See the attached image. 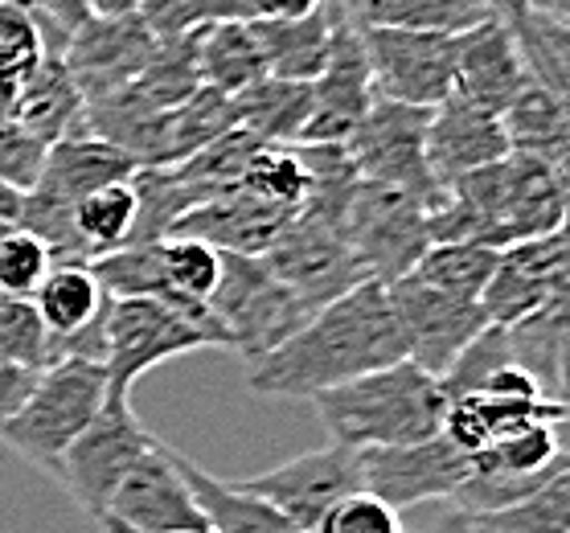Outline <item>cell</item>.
Wrapping results in <instances>:
<instances>
[{
  "label": "cell",
  "instance_id": "74e56055",
  "mask_svg": "<svg viewBox=\"0 0 570 533\" xmlns=\"http://www.w3.org/2000/svg\"><path fill=\"white\" fill-rule=\"evenodd\" d=\"M0 357L29 374L53 365V337L29 299H0Z\"/></svg>",
  "mask_w": 570,
  "mask_h": 533
},
{
  "label": "cell",
  "instance_id": "ab89813d",
  "mask_svg": "<svg viewBox=\"0 0 570 533\" xmlns=\"http://www.w3.org/2000/svg\"><path fill=\"white\" fill-rule=\"evenodd\" d=\"M41 58H46V46L33 17L13 0H0V79L21 82Z\"/></svg>",
  "mask_w": 570,
  "mask_h": 533
},
{
  "label": "cell",
  "instance_id": "ac0fdd59",
  "mask_svg": "<svg viewBox=\"0 0 570 533\" xmlns=\"http://www.w3.org/2000/svg\"><path fill=\"white\" fill-rule=\"evenodd\" d=\"M160 41L148 33L140 17H91L66 41L62 62L87 103L116 95L144 75V66L156 58Z\"/></svg>",
  "mask_w": 570,
  "mask_h": 533
},
{
  "label": "cell",
  "instance_id": "2e32d148",
  "mask_svg": "<svg viewBox=\"0 0 570 533\" xmlns=\"http://www.w3.org/2000/svg\"><path fill=\"white\" fill-rule=\"evenodd\" d=\"M530 87V66L518 33L501 21L484 17L452 38V95L468 107L501 119Z\"/></svg>",
  "mask_w": 570,
  "mask_h": 533
},
{
  "label": "cell",
  "instance_id": "44dd1931",
  "mask_svg": "<svg viewBox=\"0 0 570 533\" xmlns=\"http://www.w3.org/2000/svg\"><path fill=\"white\" fill-rule=\"evenodd\" d=\"M562 418H570V411L554 398L525 403V398H493V394H460L448 403L443 440L455 443L472 460L513 431H525L533 423H562Z\"/></svg>",
  "mask_w": 570,
  "mask_h": 533
},
{
  "label": "cell",
  "instance_id": "f35d334b",
  "mask_svg": "<svg viewBox=\"0 0 570 533\" xmlns=\"http://www.w3.org/2000/svg\"><path fill=\"white\" fill-rule=\"evenodd\" d=\"M50 267L53 259L46 243L33 238L29 230L13 226L9 235L0 238V296L4 299H33V292L41 287Z\"/></svg>",
  "mask_w": 570,
  "mask_h": 533
},
{
  "label": "cell",
  "instance_id": "681fc988",
  "mask_svg": "<svg viewBox=\"0 0 570 533\" xmlns=\"http://www.w3.org/2000/svg\"><path fill=\"white\" fill-rule=\"evenodd\" d=\"M533 17L554 21V26H570V0H533Z\"/></svg>",
  "mask_w": 570,
  "mask_h": 533
},
{
  "label": "cell",
  "instance_id": "ba28073f",
  "mask_svg": "<svg viewBox=\"0 0 570 533\" xmlns=\"http://www.w3.org/2000/svg\"><path fill=\"white\" fill-rule=\"evenodd\" d=\"M428 124L431 111H423V107L374 99L362 128L345 144L357 181L390 185L399 194L415 197L431 214L443 201V189L428 169Z\"/></svg>",
  "mask_w": 570,
  "mask_h": 533
},
{
  "label": "cell",
  "instance_id": "9f6ffc18",
  "mask_svg": "<svg viewBox=\"0 0 570 533\" xmlns=\"http://www.w3.org/2000/svg\"><path fill=\"white\" fill-rule=\"evenodd\" d=\"M406 533H415V530H406Z\"/></svg>",
  "mask_w": 570,
  "mask_h": 533
},
{
  "label": "cell",
  "instance_id": "d6986e66",
  "mask_svg": "<svg viewBox=\"0 0 570 533\" xmlns=\"http://www.w3.org/2000/svg\"><path fill=\"white\" fill-rule=\"evenodd\" d=\"M292 214H296V209L263 201V197H250V194H243V189H230V194L214 197L206 206L189 209V214L169 230V238H194V243H206V247L222 250V255H250V259H263V255L275 247V238L284 235V226L292 221Z\"/></svg>",
  "mask_w": 570,
  "mask_h": 533
},
{
  "label": "cell",
  "instance_id": "f1b7e54d",
  "mask_svg": "<svg viewBox=\"0 0 570 533\" xmlns=\"http://www.w3.org/2000/svg\"><path fill=\"white\" fill-rule=\"evenodd\" d=\"M70 226H75V238L87 263L128 247L131 230H136V189H131V181L104 185V189L87 194L70 209Z\"/></svg>",
  "mask_w": 570,
  "mask_h": 533
},
{
  "label": "cell",
  "instance_id": "7dc6e473",
  "mask_svg": "<svg viewBox=\"0 0 570 533\" xmlns=\"http://www.w3.org/2000/svg\"><path fill=\"white\" fill-rule=\"evenodd\" d=\"M91 17H136L140 13V0H82Z\"/></svg>",
  "mask_w": 570,
  "mask_h": 533
},
{
  "label": "cell",
  "instance_id": "11a10c76",
  "mask_svg": "<svg viewBox=\"0 0 570 533\" xmlns=\"http://www.w3.org/2000/svg\"><path fill=\"white\" fill-rule=\"evenodd\" d=\"M111 533H119V530H111ZM202 533H209V530H202Z\"/></svg>",
  "mask_w": 570,
  "mask_h": 533
},
{
  "label": "cell",
  "instance_id": "f5cc1de1",
  "mask_svg": "<svg viewBox=\"0 0 570 533\" xmlns=\"http://www.w3.org/2000/svg\"><path fill=\"white\" fill-rule=\"evenodd\" d=\"M9 230H13V221H0V238L9 235Z\"/></svg>",
  "mask_w": 570,
  "mask_h": 533
},
{
  "label": "cell",
  "instance_id": "d4e9b609",
  "mask_svg": "<svg viewBox=\"0 0 570 533\" xmlns=\"http://www.w3.org/2000/svg\"><path fill=\"white\" fill-rule=\"evenodd\" d=\"M194 58H197V79L209 91L243 95L247 87L267 79V66H263V50L255 41V29L247 21H218V26L202 29L194 38Z\"/></svg>",
  "mask_w": 570,
  "mask_h": 533
},
{
  "label": "cell",
  "instance_id": "8d00e7d4",
  "mask_svg": "<svg viewBox=\"0 0 570 533\" xmlns=\"http://www.w3.org/2000/svg\"><path fill=\"white\" fill-rule=\"evenodd\" d=\"M238 189L250 197H263V201H275V206L296 209L308 194V172H304L292 144H263Z\"/></svg>",
  "mask_w": 570,
  "mask_h": 533
},
{
  "label": "cell",
  "instance_id": "4316f807",
  "mask_svg": "<svg viewBox=\"0 0 570 533\" xmlns=\"http://www.w3.org/2000/svg\"><path fill=\"white\" fill-rule=\"evenodd\" d=\"M177 460H181V476L194 488L209 533H296L272 505L250 496L238 481H222V476L206 472L181 452H177Z\"/></svg>",
  "mask_w": 570,
  "mask_h": 533
},
{
  "label": "cell",
  "instance_id": "9c48e42d",
  "mask_svg": "<svg viewBox=\"0 0 570 533\" xmlns=\"http://www.w3.org/2000/svg\"><path fill=\"white\" fill-rule=\"evenodd\" d=\"M250 496L272 505L296 533H316L328 509H337L345 496L362 493V455L337 443H324L312 452H299L275 468L238 481Z\"/></svg>",
  "mask_w": 570,
  "mask_h": 533
},
{
  "label": "cell",
  "instance_id": "4fadbf2b",
  "mask_svg": "<svg viewBox=\"0 0 570 533\" xmlns=\"http://www.w3.org/2000/svg\"><path fill=\"white\" fill-rule=\"evenodd\" d=\"M394 316L406 337V362H415L419 369L443 377L460 362V353L489 328V316L476 299L448 296L440 287H428L419 279H399L386 287Z\"/></svg>",
  "mask_w": 570,
  "mask_h": 533
},
{
  "label": "cell",
  "instance_id": "c3c4849f",
  "mask_svg": "<svg viewBox=\"0 0 570 533\" xmlns=\"http://www.w3.org/2000/svg\"><path fill=\"white\" fill-rule=\"evenodd\" d=\"M550 169H554V177H558V189H562V197H567V206H570V136H567V144L558 148L554 157L546 160Z\"/></svg>",
  "mask_w": 570,
  "mask_h": 533
},
{
  "label": "cell",
  "instance_id": "7bdbcfd3",
  "mask_svg": "<svg viewBox=\"0 0 570 533\" xmlns=\"http://www.w3.org/2000/svg\"><path fill=\"white\" fill-rule=\"evenodd\" d=\"M33 382H38V374H29V369L0 357V427H4V423L17 415V406L29 398Z\"/></svg>",
  "mask_w": 570,
  "mask_h": 533
},
{
  "label": "cell",
  "instance_id": "6f0895ef",
  "mask_svg": "<svg viewBox=\"0 0 570 533\" xmlns=\"http://www.w3.org/2000/svg\"><path fill=\"white\" fill-rule=\"evenodd\" d=\"M0 299H4V296H0Z\"/></svg>",
  "mask_w": 570,
  "mask_h": 533
},
{
  "label": "cell",
  "instance_id": "d590c367",
  "mask_svg": "<svg viewBox=\"0 0 570 533\" xmlns=\"http://www.w3.org/2000/svg\"><path fill=\"white\" fill-rule=\"evenodd\" d=\"M489 533H570V464L518 505L484 517Z\"/></svg>",
  "mask_w": 570,
  "mask_h": 533
},
{
  "label": "cell",
  "instance_id": "816d5d0a",
  "mask_svg": "<svg viewBox=\"0 0 570 533\" xmlns=\"http://www.w3.org/2000/svg\"><path fill=\"white\" fill-rule=\"evenodd\" d=\"M562 406L570 411V365H567V391H562Z\"/></svg>",
  "mask_w": 570,
  "mask_h": 533
},
{
  "label": "cell",
  "instance_id": "ee69618b",
  "mask_svg": "<svg viewBox=\"0 0 570 533\" xmlns=\"http://www.w3.org/2000/svg\"><path fill=\"white\" fill-rule=\"evenodd\" d=\"M415 533H489V525H484V517H476V513H468V509L452 505V501H440L435 513H431Z\"/></svg>",
  "mask_w": 570,
  "mask_h": 533
},
{
  "label": "cell",
  "instance_id": "e0dca14e",
  "mask_svg": "<svg viewBox=\"0 0 570 533\" xmlns=\"http://www.w3.org/2000/svg\"><path fill=\"white\" fill-rule=\"evenodd\" d=\"M328 26H333V41H328L321 79L312 82V111L299 131V144H350V136L362 128V119L374 107V79H370L362 33L333 17Z\"/></svg>",
  "mask_w": 570,
  "mask_h": 533
},
{
  "label": "cell",
  "instance_id": "cb8c5ba5",
  "mask_svg": "<svg viewBox=\"0 0 570 533\" xmlns=\"http://www.w3.org/2000/svg\"><path fill=\"white\" fill-rule=\"evenodd\" d=\"M29 304L41 316L46 333L53 337V365H58V345L82 337L87 328L104 320L107 292L99 287L87 263H53Z\"/></svg>",
  "mask_w": 570,
  "mask_h": 533
},
{
  "label": "cell",
  "instance_id": "ffe728a7",
  "mask_svg": "<svg viewBox=\"0 0 570 533\" xmlns=\"http://www.w3.org/2000/svg\"><path fill=\"white\" fill-rule=\"evenodd\" d=\"M509 157L505 124L489 111L468 107L464 99H448L431 111L428 124V169L440 189L455 185L476 169H489Z\"/></svg>",
  "mask_w": 570,
  "mask_h": 533
},
{
  "label": "cell",
  "instance_id": "f6af8a7d",
  "mask_svg": "<svg viewBox=\"0 0 570 533\" xmlns=\"http://www.w3.org/2000/svg\"><path fill=\"white\" fill-rule=\"evenodd\" d=\"M324 0H250V21H304Z\"/></svg>",
  "mask_w": 570,
  "mask_h": 533
},
{
  "label": "cell",
  "instance_id": "8fae6325",
  "mask_svg": "<svg viewBox=\"0 0 570 533\" xmlns=\"http://www.w3.org/2000/svg\"><path fill=\"white\" fill-rule=\"evenodd\" d=\"M107 533H202L209 530L189 481L181 476V460L173 447L156 440L148 452L131 464V472L119 481L116 496L107 501V513L99 517Z\"/></svg>",
  "mask_w": 570,
  "mask_h": 533
},
{
  "label": "cell",
  "instance_id": "7402d4cb",
  "mask_svg": "<svg viewBox=\"0 0 570 533\" xmlns=\"http://www.w3.org/2000/svg\"><path fill=\"white\" fill-rule=\"evenodd\" d=\"M13 124L46 148L66 140V136L87 131V99L78 91V82L70 79L62 58L46 53L26 79L17 82Z\"/></svg>",
  "mask_w": 570,
  "mask_h": 533
},
{
  "label": "cell",
  "instance_id": "52a82bcc",
  "mask_svg": "<svg viewBox=\"0 0 570 533\" xmlns=\"http://www.w3.org/2000/svg\"><path fill=\"white\" fill-rule=\"evenodd\" d=\"M345 235L353 259L362 263L365 279L390 287L415 272V263L431 247L428 206L399 194L390 185L357 181L345 209Z\"/></svg>",
  "mask_w": 570,
  "mask_h": 533
},
{
  "label": "cell",
  "instance_id": "7c38bea8",
  "mask_svg": "<svg viewBox=\"0 0 570 533\" xmlns=\"http://www.w3.org/2000/svg\"><path fill=\"white\" fill-rule=\"evenodd\" d=\"M370 58L374 99L435 111L452 99V38L415 29H357Z\"/></svg>",
  "mask_w": 570,
  "mask_h": 533
},
{
  "label": "cell",
  "instance_id": "5b68a950",
  "mask_svg": "<svg viewBox=\"0 0 570 533\" xmlns=\"http://www.w3.org/2000/svg\"><path fill=\"white\" fill-rule=\"evenodd\" d=\"M209 313L222 325L230 349L247 357L250 365L275 353L316 316L267 267V259H250V255H222V275L209 296Z\"/></svg>",
  "mask_w": 570,
  "mask_h": 533
},
{
  "label": "cell",
  "instance_id": "3957f363",
  "mask_svg": "<svg viewBox=\"0 0 570 533\" xmlns=\"http://www.w3.org/2000/svg\"><path fill=\"white\" fill-rule=\"evenodd\" d=\"M312 406L328 431V443L350 452H377L443 435L448 394L435 374L419 369L415 362H399L350 386L316 394Z\"/></svg>",
  "mask_w": 570,
  "mask_h": 533
},
{
  "label": "cell",
  "instance_id": "484cf974",
  "mask_svg": "<svg viewBox=\"0 0 570 533\" xmlns=\"http://www.w3.org/2000/svg\"><path fill=\"white\" fill-rule=\"evenodd\" d=\"M255 41L263 50V66H267V79L284 82H316L328 58V41H333V26L328 13H312L304 21H250Z\"/></svg>",
  "mask_w": 570,
  "mask_h": 533
},
{
  "label": "cell",
  "instance_id": "1f68e13d",
  "mask_svg": "<svg viewBox=\"0 0 570 533\" xmlns=\"http://www.w3.org/2000/svg\"><path fill=\"white\" fill-rule=\"evenodd\" d=\"M558 447L554 423H533L525 431H513L505 440H497L493 447H484L480 455H472V472L476 476H509V481H530L542 476L546 468H554L562 460Z\"/></svg>",
  "mask_w": 570,
  "mask_h": 533
},
{
  "label": "cell",
  "instance_id": "8992f818",
  "mask_svg": "<svg viewBox=\"0 0 570 533\" xmlns=\"http://www.w3.org/2000/svg\"><path fill=\"white\" fill-rule=\"evenodd\" d=\"M226 349L214 328L197 325L156 299H107L104 316V369L107 398L128 403L131 386L160 362L194 349Z\"/></svg>",
  "mask_w": 570,
  "mask_h": 533
},
{
  "label": "cell",
  "instance_id": "f546056e",
  "mask_svg": "<svg viewBox=\"0 0 570 533\" xmlns=\"http://www.w3.org/2000/svg\"><path fill=\"white\" fill-rule=\"evenodd\" d=\"M497 263H501V250L476 247V243H431L428 255L415 263L411 279L480 304L484 287L493 284Z\"/></svg>",
  "mask_w": 570,
  "mask_h": 533
},
{
  "label": "cell",
  "instance_id": "836d02e7",
  "mask_svg": "<svg viewBox=\"0 0 570 533\" xmlns=\"http://www.w3.org/2000/svg\"><path fill=\"white\" fill-rule=\"evenodd\" d=\"M518 46L530 66V82L554 95L570 111V26H554L533 17L530 26L518 29Z\"/></svg>",
  "mask_w": 570,
  "mask_h": 533
},
{
  "label": "cell",
  "instance_id": "d6a6232c",
  "mask_svg": "<svg viewBox=\"0 0 570 533\" xmlns=\"http://www.w3.org/2000/svg\"><path fill=\"white\" fill-rule=\"evenodd\" d=\"M156 250H160V275H165L169 296L177 304H206L209 308V296L222 275V250L194 243V238H160Z\"/></svg>",
  "mask_w": 570,
  "mask_h": 533
},
{
  "label": "cell",
  "instance_id": "83f0119b",
  "mask_svg": "<svg viewBox=\"0 0 570 533\" xmlns=\"http://www.w3.org/2000/svg\"><path fill=\"white\" fill-rule=\"evenodd\" d=\"M234 128L250 131L263 144H299V131L308 124L312 87L308 82L263 79L234 95Z\"/></svg>",
  "mask_w": 570,
  "mask_h": 533
},
{
  "label": "cell",
  "instance_id": "6da1fadb",
  "mask_svg": "<svg viewBox=\"0 0 570 533\" xmlns=\"http://www.w3.org/2000/svg\"><path fill=\"white\" fill-rule=\"evenodd\" d=\"M406 362V337L386 287L362 284L324 304L275 353L250 365L247 386L263 398H316L386 365Z\"/></svg>",
  "mask_w": 570,
  "mask_h": 533
},
{
  "label": "cell",
  "instance_id": "7a4b0ae2",
  "mask_svg": "<svg viewBox=\"0 0 570 533\" xmlns=\"http://www.w3.org/2000/svg\"><path fill=\"white\" fill-rule=\"evenodd\" d=\"M428 221L431 243H476L489 250H509L562 230L570 221V206L546 160L509 152L489 169L448 185Z\"/></svg>",
  "mask_w": 570,
  "mask_h": 533
},
{
  "label": "cell",
  "instance_id": "bcb514c9",
  "mask_svg": "<svg viewBox=\"0 0 570 533\" xmlns=\"http://www.w3.org/2000/svg\"><path fill=\"white\" fill-rule=\"evenodd\" d=\"M480 9H484V17L501 21V26L513 29V33L533 21V0H480Z\"/></svg>",
  "mask_w": 570,
  "mask_h": 533
},
{
  "label": "cell",
  "instance_id": "e575fe53",
  "mask_svg": "<svg viewBox=\"0 0 570 533\" xmlns=\"http://www.w3.org/2000/svg\"><path fill=\"white\" fill-rule=\"evenodd\" d=\"M156 41H181L218 21H247V9L234 0H140V13Z\"/></svg>",
  "mask_w": 570,
  "mask_h": 533
},
{
  "label": "cell",
  "instance_id": "db71d44e",
  "mask_svg": "<svg viewBox=\"0 0 570 533\" xmlns=\"http://www.w3.org/2000/svg\"><path fill=\"white\" fill-rule=\"evenodd\" d=\"M234 4H243V9H247V13H250V0H234Z\"/></svg>",
  "mask_w": 570,
  "mask_h": 533
},
{
  "label": "cell",
  "instance_id": "60d3db41",
  "mask_svg": "<svg viewBox=\"0 0 570 533\" xmlns=\"http://www.w3.org/2000/svg\"><path fill=\"white\" fill-rule=\"evenodd\" d=\"M316 533H406L402 513L377 501L374 493H353L337 509H328V517L316 525Z\"/></svg>",
  "mask_w": 570,
  "mask_h": 533
},
{
  "label": "cell",
  "instance_id": "9a60e30c",
  "mask_svg": "<svg viewBox=\"0 0 570 533\" xmlns=\"http://www.w3.org/2000/svg\"><path fill=\"white\" fill-rule=\"evenodd\" d=\"M570 296V221L562 230L521 247L501 250L493 284L484 287L480 308L489 325L513 328L525 316L542 313L546 304Z\"/></svg>",
  "mask_w": 570,
  "mask_h": 533
},
{
  "label": "cell",
  "instance_id": "277c9868",
  "mask_svg": "<svg viewBox=\"0 0 570 533\" xmlns=\"http://www.w3.org/2000/svg\"><path fill=\"white\" fill-rule=\"evenodd\" d=\"M104 403H107V369L99 362H78V357H70V362L41 369L29 398L0 427V440L58 481L62 455L70 452V443L82 431L91 427L95 415L104 411Z\"/></svg>",
  "mask_w": 570,
  "mask_h": 533
},
{
  "label": "cell",
  "instance_id": "603a6c76",
  "mask_svg": "<svg viewBox=\"0 0 570 533\" xmlns=\"http://www.w3.org/2000/svg\"><path fill=\"white\" fill-rule=\"evenodd\" d=\"M333 21L353 29H415V33H464L484 21L480 0H324Z\"/></svg>",
  "mask_w": 570,
  "mask_h": 533
},
{
  "label": "cell",
  "instance_id": "f907efd6",
  "mask_svg": "<svg viewBox=\"0 0 570 533\" xmlns=\"http://www.w3.org/2000/svg\"><path fill=\"white\" fill-rule=\"evenodd\" d=\"M17 218H21V194L0 181V221H13L17 226Z\"/></svg>",
  "mask_w": 570,
  "mask_h": 533
},
{
  "label": "cell",
  "instance_id": "b9f144b4",
  "mask_svg": "<svg viewBox=\"0 0 570 533\" xmlns=\"http://www.w3.org/2000/svg\"><path fill=\"white\" fill-rule=\"evenodd\" d=\"M472 394H493V398H525V403H538V398H546L542 382L525 369V365L518 362H505L497 365L493 374H484V382H480Z\"/></svg>",
  "mask_w": 570,
  "mask_h": 533
},
{
  "label": "cell",
  "instance_id": "30bf717a",
  "mask_svg": "<svg viewBox=\"0 0 570 533\" xmlns=\"http://www.w3.org/2000/svg\"><path fill=\"white\" fill-rule=\"evenodd\" d=\"M156 443V435L144 427L131 403H116L107 398L104 411L95 415V423L62 455L58 468V484H66V493L75 496V505L87 517H104L107 501L116 496L119 481L131 472V464L140 460L148 447Z\"/></svg>",
  "mask_w": 570,
  "mask_h": 533
},
{
  "label": "cell",
  "instance_id": "4dcf8cb0",
  "mask_svg": "<svg viewBox=\"0 0 570 533\" xmlns=\"http://www.w3.org/2000/svg\"><path fill=\"white\" fill-rule=\"evenodd\" d=\"M501 124H505L509 136V152L538 160L554 157L570 136V111L558 103L554 95H546L542 87H530V91L521 95L518 103L501 116Z\"/></svg>",
  "mask_w": 570,
  "mask_h": 533
},
{
  "label": "cell",
  "instance_id": "5bb4252c",
  "mask_svg": "<svg viewBox=\"0 0 570 533\" xmlns=\"http://www.w3.org/2000/svg\"><path fill=\"white\" fill-rule=\"evenodd\" d=\"M357 455H362L365 493H374L377 501H386L399 513L452 501L472 476V460L443 435L411 443V447H377V452Z\"/></svg>",
  "mask_w": 570,
  "mask_h": 533
}]
</instances>
